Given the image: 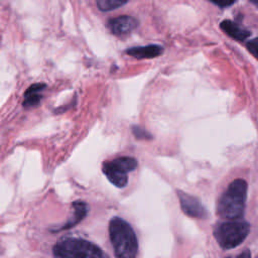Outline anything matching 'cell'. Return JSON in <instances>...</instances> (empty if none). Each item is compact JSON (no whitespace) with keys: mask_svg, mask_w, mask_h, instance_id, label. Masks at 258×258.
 Masks as SVG:
<instances>
[{"mask_svg":"<svg viewBox=\"0 0 258 258\" xmlns=\"http://www.w3.org/2000/svg\"><path fill=\"white\" fill-rule=\"evenodd\" d=\"M248 184L244 179L233 180L220 197L217 214L227 220L241 219L245 212Z\"/></svg>","mask_w":258,"mask_h":258,"instance_id":"obj_1","label":"cell"},{"mask_svg":"<svg viewBox=\"0 0 258 258\" xmlns=\"http://www.w3.org/2000/svg\"><path fill=\"white\" fill-rule=\"evenodd\" d=\"M109 236L116 258H136L138 252L137 237L125 220L113 217L109 222Z\"/></svg>","mask_w":258,"mask_h":258,"instance_id":"obj_2","label":"cell"},{"mask_svg":"<svg viewBox=\"0 0 258 258\" xmlns=\"http://www.w3.org/2000/svg\"><path fill=\"white\" fill-rule=\"evenodd\" d=\"M55 258H109L96 244L76 237L63 238L52 249Z\"/></svg>","mask_w":258,"mask_h":258,"instance_id":"obj_3","label":"cell"},{"mask_svg":"<svg viewBox=\"0 0 258 258\" xmlns=\"http://www.w3.org/2000/svg\"><path fill=\"white\" fill-rule=\"evenodd\" d=\"M250 232V225L242 220H229L216 224L214 236L221 248L229 250L240 245Z\"/></svg>","mask_w":258,"mask_h":258,"instance_id":"obj_4","label":"cell"},{"mask_svg":"<svg viewBox=\"0 0 258 258\" xmlns=\"http://www.w3.org/2000/svg\"><path fill=\"white\" fill-rule=\"evenodd\" d=\"M138 162L130 156H121L103 162L102 170L108 180L117 187H124L128 182V173L136 169Z\"/></svg>","mask_w":258,"mask_h":258,"instance_id":"obj_5","label":"cell"},{"mask_svg":"<svg viewBox=\"0 0 258 258\" xmlns=\"http://www.w3.org/2000/svg\"><path fill=\"white\" fill-rule=\"evenodd\" d=\"M176 194L178 196L180 208L186 216L195 219H206L208 217V211L197 198L180 189H177Z\"/></svg>","mask_w":258,"mask_h":258,"instance_id":"obj_6","label":"cell"},{"mask_svg":"<svg viewBox=\"0 0 258 258\" xmlns=\"http://www.w3.org/2000/svg\"><path fill=\"white\" fill-rule=\"evenodd\" d=\"M138 26V21L132 16L121 15L112 18L108 22L110 31L117 36H124L132 32Z\"/></svg>","mask_w":258,"mask_h":258,"instance_id":"obj_7","label":"cell"},{"mask_svg":"<svg viewBox=\"0 0 258 258\" xmlns=\"http://www.w3.org/2000/svg\"><path fill=\"white\" fill-rule=\"evenodd\" d=\"M72 211H73L72 217L66 222V224H63L61 227L57 228V230H55L54 232L73 228L76 225H78L80 222H82L85 219V217L87 216L88 205L83 201H76L72 204Z\"/></svg>","mask_w":258,"mask_h":258,"instance_id":"obj_8","label":"cell"},{"mask_svg":"<svg viewBox=\"0 0 258 258\" xmlns=\"http://www.w3.org/2000/svg\"><path fill=\"white\" fill-rule=\"evenodd\" d=\"M125 52L138 59L153 58L160 55L163 52V47L157 44H149L144 46H134L128 48Z\"/></svg>","mask_w":258,"mask_h":258,"instance_id":"obj_9","label":"cell"},{"mask_svg":"<svg viewBox=\"0 0 258 258\" xmlns=\"http://www.w3.org/2000/svg\"><path fill=\"white\" fill-rule=\"evenodd\" d=\"M45 87L46 85L43 83H36L31 85L24 94V101L22 104L23 107L29 109L37 106L42 99L41 92L45 89Z\"/></svg>","mask_w":258,"mask_h":258,"instance_id":"obj_10","label":"cell"},{"mask_svg":"<svg viewBox=\"0 0 258 258\" xmlns=\"http://www.w3.org/2000/svg\"><path fill=\"white\" fill-rule=\"evenodd\" d=\"M222 30L228 34L230 37L238 40L243 41L246 38H248L251 34V32L241 26H239L237 23L231 20H223L220 24Z\"/></svg>","mask_w":258,"mask_h":258,"instance_id":"obj_11","label":"cell"},{"mask_svg":"<svg viewBox=\"0 0 258 258\" xmlns=\"http://www.w3.org/2000/svg\"><path fill=\"white\" fill-rule=\"evenodd\" d=\"M129 0H95L98 8L101 11H111L117 9L124 4H126Z\"/></svg>","mask_w":258,"mask_h":258,"instance_id":"obj_12","label":"cell"},{"mask_svg":"<svg viewBox=\"0 0 258 258\" xmlns=\"http://www.w3.org/2000/svg\"><path fill=\"white\" fill-rule=\"evenodd\" d=\"M132 132H133V135L137 138V139H152V135L146 131L144 128L140 127V126H137V125H134L132 127Z\"/></svg>","mask_w":258,"mask_h":258,"instance_id":"obj_13","label":"cell"},{"mask_svg":"<svg viewBox=\"0 0 258 258\" xmlns=\"http://www.w3.org/2000/svg\"><path fill=\"white\" fill-rule=\"evenodd\" d=\"M248 50L253 54V56L257 57L258 56V39L253 38L252 40L248 41L246 44Z\"/></svg>","mask_w":258,"mask_h":258,"instance_id":"obj_14","label":"cell"},{"mask_svg":"<svg viewBox=\"0 0 258 258\" xmlns=\"http://www.w3.org/2000/svg\"><path fill=\"white\" fill-rule=\"evenodd\" d=\"M209 1L214 3L215 5L220 6V7H228L232 4H234L237 0H209Z\"/></svg>","mask_w":258,"mask_h":258,"instance_id":"obj_15","label":"cell"},{"mask_svg":"<svg viewBox=\"0 0 258 258\" xmlns=\"http://www.w3.org/2000/svg\"><path fill=\"white\" fill-rule=\"evenodd\" d=\"M226 258H251V252L250 250H244L236 256H228Z\"/></svg>","mask_w":258,"mask_h":258,"instance_id":"obj_16","label":"cell"},{"mask_svg":"<svg viewBox=\"0 0 258 258\" xmlns=\"http://www.w3.org/2000/svg\"><path fill=\"white\" fill-rule=\"evenodd\" d=\"M255 6H257V4H258V0H250Z\"/></svg>","mask_w":258,"mask_h":258,"instance_id":"obj_17","label":"cell"}]
</instances>
